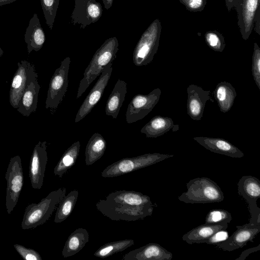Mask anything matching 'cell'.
Wrapping results in <instances>:
<instances>
[{
    "mask_svg": "<svg viewBox=\"0 0 260 260\" xmlns=\"http://www.w3.org/2000/svg\"><path fill=\"white\" fill-rule=\"evenodd\" d=\"M213 94L220 111L225 113L230 111L233 106L237 92L231 83L221 81L215 87Z\"/></svg>",
    "mask_w": 260,
    "mask_h": 260,
    "instance_id": "cell-22",
    "label": "cell"
},
{
    "mask_svg": "<svg viewBox=\"0 0 260 260\" xmlns=\"http://www.w3.org/2000/svg\"><path fill=\"white\" fill-rule=\"evenodd\" d=\"M260 244L257 246L252 248H250L243 251L240 255L236 259V260H244L245 259L250 253L259 250Z\"/></svg>",
    "mask_w": 260,
    "mask_h": 260,
    "instance_id": "cell-38",
    "label": "cell"
},
{
    "mask_svg": "<svg viewBox=\"0 0 260 260\" xmlns=\"http://www.w3.org/2000/svg\"><path fill=\"white\" fill-rule=\"evenodd\" d=\"M79 191L73 190L63 198L57 207L54 222L59 223L63 221L72 213L78 199Z\"/></svg>",
    "mask_w": 260,
    "mask_h": 260,
    "instance_id": "cell-28",
    "label": "cell"
},
{
    "mask_svg": "<svg viewBox=\"0 0 260 260\" xmlns=\"http://www.w3.org/2000/svg\"><path fill=\"white\" fill-rule=\"evenodd\" d=\"M172 129L173 132L177 131L179 129V125L178 124H174Z\"/></svg>",
    "mask_w": 260,
    "mask_h": 260,
    "instance_id": "cell-42",
    "label": "cell"
},
{
    "mask_svg": "<svg viewBox=\"0 0 260 260\" xmlns=\"http://www.w3.org/2000/svg\"><path fill=\"white\" fill-rule=\"evenodd\" d=\"M161 26L159 19L154 20L141 36L133 56L134 64L146 66L153 60L157 51Z\"/></svg>",
    "mask_w": 260,
    "mask_h": 260,
    "instance_id": "cell-6",
    "label": "cell"
},
{
    "mask_svg": "<svg viewBox=\"0 0 260 260\" xmlns=\"http://www.w3.org/2000/svg\"><path fill=\"white\" fill-rule=\"evenodd\" d=\"M80 142H74L63 154L54 169V174L61 178L63 175L75 164L79 156Z\"/></svg>",
    "mask_w": 260,
    "mask_h": 260,
    "instance_id": "cell-27",
    "label": "cell"
},
{
    "mask_svg": "<svg viewBox=\"0 0 260 260\" xmlns=\"http://www.w3.org/2000/svg\"><path fill=\"white\" fill-rule=\"evenodd\" d=\"M187 191L179 197L180 201L190 204L219 203L224 200L219 186L207 177H198L186 183Z\"/></svg>",
    "mask_w": 260,
    "mask_h": 260,
    "instance_id": "cell-4",
    "label": "cell"
},
{
    "mask_svg": "<svg viewBox=\"0 0 260 260\" xmlns=\"http://www.w3.org/2000/svg\"><path fill=\"white\" fill-rule=\"evenodd\" d=\"M17 66L11 81L9 93L10 105L16 109L18 108L19 101L26 86L38 79V74L34 65L28 61L22 60L18 62Z\"/></svg>",
    "mask_w": 260,
    "mask_h": 260,
    "instance_id": "cell-9",
    "label": "cell"
},
{
    "mask_svg": "<svg viewBox=\"0 0 260 260\" xmlns=\"http://www.w3.org/2000/svg\"><path fill=\"white\" fill-rule=\"evenodd\" d=\"M40 88L38 79L31 82L26 86L17 109V111L23 116L28 117L36 111Z\"/></svg>",
    "mask_w": 260,
    "mask_h": 260,
    "instance_id": "cell-20",
    "label": "cell"
},
{
    "mask_svg": "<svg viewBox=\"0 0 260 260\" xmlns=\"http://www.w3.org/2000/svg\"><path fill=\"white\" fill-rule=\"evenodd\" d=\"M237 230L226 240L217 244L216 246L224 250L231 251L245 246L260 232V224L249 223L236 226Z\"/></svg>",
    "mask_w": 260,
    "mask_h": 260,
    "instance_id": "cell-14",
    "label": "cell"
},
{
    "mask_svg": "<svg viewBox=\"0 0 260 260\" xmlns=\"http://www.w3.org/2000/svg\"><path fill=\"white\" fill-rule=\"evenodd\" d=\"M257 14H256V26H255V31L256 32L260 35L259 33V8L258 7L257 9Z\"/></svg>",
    "mask_w": 260,
    "mask_h": 260,
    "instance_id": "cell-39",
    "label": "cell"
},
{
    "mask_svg": "<svg viewBox=\"0 0 260 260\" xmlns=\"http://www.w3.org/2000/svg\"><path fill=\"white\" fill-rule=\"evenodd\" d=\"M233 1L234 0H225L226 5L229 11H230L233 7Z\"/></svg>",
    "mask_w": 260,
    "mask_h": 260,
    "instance_id": "cell-40",
    "label": "cell"
},
{
    "mask_svg": "<svg viewBox=\"0 0 260 260\" xmlns=\"http://www.w3.org/2000/svg\"><path fill=\"white\" fill-rule=\"evenodd\" d=\"M96 208L112 220H141L151 216L153 206L149 196L133 190H116L95 204Z\"/></svg>",
    "mask_w": 260,
    "mask_h": 260,
    "instance_id": "cell-1",
    "label": "cell"
},
{
    "mask_svg": "<svg viewBox=\"0 0 260 260\" xmlns=\"http://www.w3.org/2000/svg\"><path fill=\"white\" fill-rule=\"evenodd\" d=\"M238 191L248 203L249 210L258 208L256 201L260 198V181L250 175L243 176L237 183Z\"/></svg>",
    "mask_w": 260,
    "mask_h": 260,
    "instance_id": "cell-17",
    "label": "cell"
},
{
    "mask_svg": "<svg viewBox=\"0 0 260 260\" xmlns=\"http://www.w3.org/2000/svg\"><path fill=\"white\" fill-rule=\"evenodd\" d=\"M24 41L28 54L33 50L39 51L45 43V33L36 13L34 14L29 21L24 34Z\"/></svg>",
    "mask_w": 260,
    "mask_h": 260,
    "instance_id": "cell-19",
    "label": "cell"
},
{
    "mask_svg": "<svg viewBox=\"0 0 260 260\" xmlns=\"http://www.w3.org/2000/svg\"><path fill=\"white\" fill-rule=\"evenodd\" d=\"M71 59L65 58L52 75L49 85L45 107L53 113L62 102L68 87V75Z\"/></svg>",
    "mask_w": 260,
    "mask_h": 260,
    "instance_id": "cell-7",
    "label": "cell"
},
{
    "mask_svg": "<svg viewBox=\"0 0 260 260\" xmlns=\"http://www.w3.org/2000/svg\"><path fill=\"white\" fill-rule=\"evenodd\" d=\"M126 92V83L118 79L106 102L105 107L106 115L112 116L114 119L117 118Z\"/></svg>",
    "mask_w": 260,
    "mask_h": 260,
    "instance_id": "cell-21",
    "label": "cell"
},
{
    "mask_svg": "<svg viewBox=\"0 0 260 260\" xmlns=\"http://www.w3.org/2000/svg\"><path fill=\"white\" fill-rule=\"evenodd\" d=\"M15 250L25 260H42L40 254L33 249L26 248L19 244L14 245Z\"/></svg>",
    "mask_w": 260,
    "mask_h": 260,
    "instance_id": "cell-34",
    "label": "cell"
},
{
    "mask_svg": "<svg viewBox=\"0 0 260 260\" xmlns=\"http://www.w3.org/2000/svg\"><path fill=\"white\" fill-rule=\"evenodd\" d=\"M66 193V188L61 187L50 192L39 203L29 204L24 210L21 228L23 230L34 229L45 223L51 216Z\"/></svg>",
    "mask_w": 260,
    "mask_h": 260,
    "instance_id": "cell-2",
    "label": "cell"
},
{
    "mask_svg": "<svg viewBox=\"0 0 260 260\" xmlns=\"http://www.w3.org/2000/svg\"><path fill=\"white\" fill-rule=\"evenodd\" d=\"M17 0H0V6L13 3Z\"/></svg>",
    "mask_w": 260,
    "mask_h": 260,
    "instance_id": "cell-41",
    "label": "cell"
},
{
    "mask_svg": "<svg viewBox=\"0 0 260 260\" xmlns=\"http://www.w3.org/2000/svg\"><path fill=\"white\" fill-rule=\"evenodd\" d=\"M89 241V234L85 229L75 230L68 237L62 250V255L66 258L79 252Z\"/></svg>",
    "mask_w": 260,
    "mask_h": 260,
    "instance_id": "cell-24",
    "label": "cell"
},
{
    "mask_svg": "<svg viewBox=\"0 0 260 260\" xmlns=\"http://www.w3.org/2000/svg\"><path fill=\"white\" fill-rule=\"evenodd\" d=\"M7 189L6 206L10 214L15 207L24 184V176L20 156L10 159L6 174Z\"/></svg>",
    "mask_w": 260,
    "mask_h": 260,
    "instance_id": "cell-8",
    "label": "cell"
},
{
    "mask_svg": "<svg viewBox=\"0 0 260 260\" xmlns=\"http://www.w3.org/2000/svg\"><path fill=\"white\" fill-rule=\"evenodd\" d=\"M190 12H200L204 10L207 4V0H179Z\"/></svg>",
    "mask_w": 260,
    "mask_h": 260,
    "instance_id": "cell-35",
    "label": "cell"
},
{
    "mask_svg": "<svg viewBox=\"0 0 260 260\" xmlns=\"http://www.w3.org/2000/svg\"><path fill=\"white\" fill-rule=\"evenodd\" d=\"M232 219V215L228 211L220 209H212L207 214L205 224H229Z\"/></svg>",
    "mask_w": 260,
    "mask_h": 260,
    "instance_id": "cell-30",
    "label": "cell"
},
{
    "mask_svg": "<svg viewBox=\"0 0 260 260\" xmlns=\"http://www.w3.org/2000/svg\"><path fill=\"white\" fill-rule=\"evenodd\" d=\"M3 54H4V51L0 47V57H1L3 55Z\"/></svg>",
    "mask_w": 260,
    "mask_h": 260,
    "instance_id": "cell-43",
    "label": "cell"
},
{
    "mask_svg": "<svg viewBox=\"0 0 260 260\" xmlns=\"http://www.w3.org/2000/svg\"><path fill=\"white\" fill-rule=\"evenodd\" d=\"M59 0H41L46 23L52 29L58 6Z\"/></svg>",
    "mask_w": 260,
    "mask_h": 260,
    "instance_id": "cell-31",
    "label": "cell"
},
{
    "mask_svg": "<svg viewBox=\"0 0 260 260\" xmlns=\"http://www.w3.org/2000/svg\"><path fill=\"white\" fill-rule=\"evenodd\" d=\"M174 124L170 117L156 116L141 128L140 132L145 134L147 138H157L168 132Z\"/></svg>",
    "mask_w": 260,
    "mask_h": 260,
    "instance_id": "cell-25",
    "label": "cell"
},
{
    "mask_svg": "<svg viewBox=\"0 0 260 260\" xmlns=\"http://www.w3.org/2000/svg\"><path fill=\"white\" fill-rule=\"evenodd\" d=\"M47 160V142L40 141L34 148L29 166V177L34 189L43 186Z\"/></svg>",
    "mask_w": 260,
    "mask_h": 260,
    "instance_id": "cell-12",
    "label": "cell"
},
{
    "mask_svg": "<svg viewBox=\"0 0 260 260\" xmlns=\"http://www.w3.org/2000/svg\"><path fill=\"white\" fill-rule=\"evenodd\" d=\"M87 13L92 20H96L101 15V9L99 4L91 3L87 7Z\"/></svg>",
    "mask_w": 260,
    "mask_h": 260,
    "instance_id": "cell-37",
    "label": "cell"
},
{
    "mask_svg": "<svg viewBox=\"0 0 260 260\" xmlns=\"http://www.w3.org/2000/svg\"><path fill=\"white\" fill-rule=\"evenodd\" d=\"M228 224H204L192 229L183 235L182 240L189 244H201L220 230H226Z\"/></svg>",
    "mask_w": 260,
    "mask_h": 260,
    "instance_id": "cell-23",
    "label": "cell"
},
{
    "mask_svg": "<svg viewBox=\"0 0 260 260\" xmlns=\"http://www.w3.org/2000/svg\"><path fill=\"white\" fill-rule=\"evenodd\" d=\"M173 154L147 153L120 159L107 166L101 173L104 178L115 177L155 164L172 157Z\"/></svg>",
    "mask_w": 260,
    "mask_h": 260,
    "instance_id": "cell-5",
    "label": "cell"
},
{
    "mask_svg": "<svg viewBox=\"0 0 260 260\" xmlns=\"http://www.w3.org/2000/svg\"><path fill=\"white\" fill-rule=\"evenodd\" d=\"M251 70L253 79L260 90V48L256 43H254Z\"/></svg>",
    "mask_w": 260,
    "mask_h": 260,
    "instance_id": "cell-33",
    "label": "cell"
},
{
    "mask_svg": "<svg viewBox=\"0 0 260 260\" xmlns=\"http://www.w3.org/2000/svg\"><path fill=\"white\" fill-rule=\"evenodd\" d=\"M134 244L133 239L121 240L106 243L100 247L94 253L100 258H106L115 253L121 252Z\"/></svg>",
    "mask_w": 260,
    "mask_h": 260,
    "instance_id": "cell-29",
    "label": "cell"
},
{
    "mask_svg": "<svg viewBox=\"0 0 260 260\" xmlns=\"http://www.w3.org/2000/svg\"><path fill=\"white\" fill-rule=\"evenodd\" d=\"M229 237V232L226 230H220L205 240L203 243L217 245V244L226 240Z\"/></svg>",
    "mask_w": 260,
    "mask_h": 260,
    "instance_id": "cell-36",
    "label": "cell"
},
{
    "mask_svg": "<svg viewBox=\"0 0 260 260\" xmlns=\"http://www.w3.org/2000/svg\"><path fill=\"white\" fill-rule=\"evenodd\" d=\"M187 113L194 120L201 119L208 101L214 102L210 90H205L202 87L190 84L187 87Z\"/></svg>",
    "mask_w": 260,
    "mask_h": 260,
    "instance_id": "cell-13",
    "label": "cell"
},
{
    "mask_svg": "<svg viewBox=\"0 0 260 260\" xmlns=\"http://www.w3.org/2000/svg\"><path fill=\"white\" fill-rule=\"evenodd\" d=\"M193 140L211 152L233 158H241L244 154L238 148L225 139L208 137H196Z\"/></svg>",
    "mask_w": 260,
    "mask_h": 260,
    "instance_id": "cell-16",
    "label": "cell"
},
{
    "mask_svg": "<svg viewBox=\"0 0 260 260\" xmlns=\"http://www.w3.org/2000/svg\"><path fill=\"white\" fill-rule=\"evenodd\" d=\"M205 40L207 45L212 50L222 52L225 43L223 36L217 30H210L205 34Z\"/></svg>",
    "mask_w": 260,
    "mask_h": 260,
    "instance_id": "cell-32",
    "label": "cell"
},
{
    "mask_svg": "<svg viewBox=\"0 0 260 260\" xmlns=\"http://www.w3.org/2000/svg\"><path fill=\"white\" fill-rule=\"evenodd\" d=\"M116 38L109 39L98 49L90 63L85 70L83 77L79 83L76 99L79 98L90 84L102 72L109 63H112L116 57L118 50Z\"/></svg>",
    "mask_w": 260,
    "mask_h": 260,
    "instance_id": "cell-3",
    "label": "cell"
},
{
    "mask_svg": "<svg viewBox=\"0 0 260 260\" xmlns=\"http://www.w3.org/2000/svg\"><path fill=\"white\" fill-rule=\"evenodd\" d=\"M172 253L159 244L148 243L131 250L122 257L123 260H171Z\"/></svg>",
    "mask_w": 260,
    "mask_h": 260,
    "instance_id": "cell-15",
    "label": "cell"
},
{
    "mask_svg": "<svg viewBox=\"0 0 260 260\" xmlns=\"http://www.w3.org/2000/svg\"><path fill=\"white\" fill-rule=\"evenodd\" d=\"M161 93V90L156 88L148 94H138L134 96L127 108V123L135 122L147 116L158 102Z\"/></svg>",
    "mask_w": 260,
    "mask_h": 260,
    "instance_id": "cell-10",
    "label": "cell"
},
{
    "mask_svg": "<svg viewBox=\"0 0 260 260\" xmlns=\"http://www.w3.org/2000/svg\"><path fill=\"white\" fill-rule=\"evenodd\" d=\"M107 143L99 133H95L89 139L85 148V163L90 166L100 159L104 155Z\"/></svg>",
    "mask_w": 260,
    "mask_h": 260,
    "instance_id": "cell-26",
    "label": "cell"
},
{
    "mask_svg": "<svg viewBox=\"0 0 260 260\" xmlns=\"http://www.w3.org/2000/svg\"><path fill=\"white\" fill-rule=\"evenodd\" d=\"M112 63H109L103 69L99 79L86 96L76 114L75 122H78L87 116L102 96L112 72Z\"/></svg>",
    "mask_w": 260,
    "mask_h": 260,
    "instance_id": "cell-11",
    "label": "cell"
},
{
    "mask_svg": "<svg viewBox=\"0 0 260 260\" xmlns=\"http://www.w3.org/2000/svg\"><path fill=\"white\" fill-rule=\"evenodd\" d=\"M259 5V0H243L242 8L238 11V24L245 40L248 39L253 28L255 15Z\"/></svg>",
    "mask_w": 260,
    "mask_h": 260,
    "instance_id": "cell-18",
    "label": "cell"
}]
</instances>
